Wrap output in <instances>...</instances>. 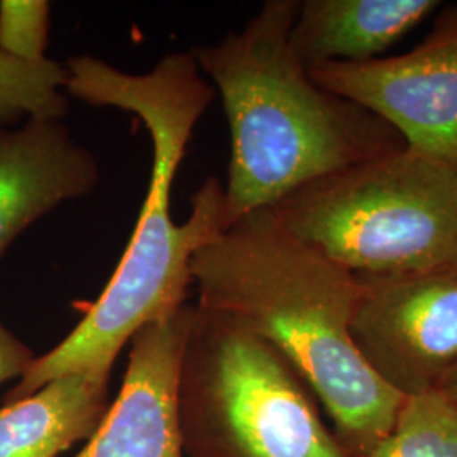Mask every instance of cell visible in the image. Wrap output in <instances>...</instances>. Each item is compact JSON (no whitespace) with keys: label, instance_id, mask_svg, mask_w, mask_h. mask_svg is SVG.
Returning <instances> with one entry per match:
<instances>
[{"label":"cell","instance_id":"obj_12","mask_svg":"<svg viewBox=\"0 0 457 457\" xmlns=\"http://www.w3.org/2000/svg\"><path fill=\"white\" fill-rule=\"evenodd\" d=\"M68 70L54 60L26 63L0 51V128L22 117L62 120L68 112Z\"/></svg>","mask_w":457,"mask_h":457},{"label":"cell","instance_id":"obj_5","mask_svg":"<svg viewBox=\"0 0 457 457\" xmlns=\"http://www.w3.org/2000/svg\"><path fill=\"white\" fill-rule=\"evenodd\" d=\"M271 344L195 303L181 356L187 457H353Z\"/></svg>","mask_w":457,"mask_h":457},{"label":"cell","instance_id":"obj_10","mask_svg":"<svg viewBox=\"0 0 457 457\" xmlns=\"http://www.w3.org/2000/svg\"><path fill=\"white\" fill-rule=\"evenodd\" d=\"M437 0L300 2L290 41L303 65L364 63L392 48L432 14Z\"/></svg>","mask_w":457,"mask_h":457},{"label":"cell","instance_id":"obj_13","mask_svg":"<svg viewBox=\"0 0 457 457\" xmlns=\"http://www.w3.org/2000/svg\"><path fill=\"white\" fill-rule=\"evenodd\" d=\"M368 457H457V413L439 392L409 396Z\"/></svg>","mask_w":457,"mask_h":457},{"label":"cell","instance_id":"obj_6","mask_svg":"<svg viewBox=\"0 0 457 457\" xmlns=\"http://www.w3.org/2000/svg\"><path fill=\"white\" fill-rule=\"evenodd\" d=\"M358 281L351 336L361 358L405 398L436 392L457 364V264Z\"/></svg>","mask_w":457,"mask_h":457},{"label":"cell","instance_id":"obj_15","mask_svg":"<svg viewBox=\"0 0 457 457\" xmlns=\"http://www.w3.org/2000/svg\"><path fill=\"white\" fill-rule=\"evenodd\" d=\"M36 354L0 322V385L21 379L33 368Z\"/></svg>","mask_w":457,"mask_h":457},{"label":"cell","instance_id":"obj_7","mask_svg":"<svg viewBox=\"0 0 457 457\" xmlns=\"http://www.w3.org/2000/svg\"><path fill=\"white\" fill-rule=\"evenodd\" d=\"M307 70L320 88L385 120L405 147L457 170V5L405 54Z\"/></svg>","mask_w":457,"mask_h":457},{"label":"cell","instance_id":"obj_14","mask_svg":"<svg viewBox=\"0 0 457 457\" xmlns=\"http://www.w3.org/2000/svg\"><path fill=\"white\" fill-rule=\"evenodd\" d=\"M51 4L46 0H0V51L26 63L46 60Z\"/></svg>","mask_w":457,"mask_h":457},{"label":"cell","instance_id":"obj_8","mask_svg":"<svg viewBox=\"0 0 457 457\" xmlns=\"http://www.w3.org/2000/svg\"><path fill=\"white\" fill-rule=\"evenodd\" d=\"M195 305L139 328L119 395L75 457H185L179 422V376Z\"/></svg>","mask_w":457,"mask_h":457},{"label":"cell","instance_id":"obj_1","mask_svg":"<svg viewBox=\"0 0 457 457\" xmlns=\"http://www.w3.org/2000/svg\"><path fill=\"white\" fill-rule=\"evenodd\" d=\"M65 66L66 94L143 120L153 141L151 179L129 245L105 290L62 343L36 358L28 375L5 395V403L26 398L62 376H111L119 353L139 328L187 303L192 258L224 228V185L215 177L192 196L185 224L171 219L179 164L215 96L192 53L166 54L143 75L87 54L70 58Z\"/></svg>","mask_w":457,"mask_h":457},{"label":"cell","instance_id":"obj_11","mask_svg":"<svg viewBox=\"0 0 457 457\" xmlns=\"http://www.w3.org/2000/svg\"><path fill=\"white\" fill-rule=\"evenodd\" d=\"M109 378L62 376L5 403L0 409V457H58L90 439L109 409Z\"/></svg>","mask_w":457,"mask_h":457},{"label":"cell","instance_id":"obj_2","mask_svg":"<svg viewBox=\"0 0 457 457\" xmlns=\"http://www.w3.org/2000/svg\"><path fill=\"white\" fill-rule=\"evenodd\" d=\"M196 305L271 344L326 410L353 457H368L405 396L361 358L351 336L360 281L260 209L222 228L190 262Z\"/></svg>","mask_w":457,"mask_h":457},{"label":"cell","instance_id":"obj_9","mask_svg":"<svg viewBox=\"0 0 457 457\" xmlns=\"http://www.w3.org/2000/svg\"><path fill=\"white\" fill-rule=\"evenodd\" d=\"M98 166L62 120L0 128V258L22 230L63 202L90 194Z\"/></svg>","mask_w":457,"mask_h":457},{"label":"cell","instance_id":"obj_16","mask_svg":"<svg viewBox=\"0 0 457 457\" xmlns=\"http://www.w3.org/2000/svg\"><path fill=\"white\" fill-rule=\"evenodd\" d=\"M436 392L441 393L442 396L445 398V402L457 413V364L447 375L442 378Z\"/></svg>","mask_w":457,"mask_h":457},{"label":"cell","instance_id":"obj_3","mask_svg":"<svg viewBox=\"0 0 457 457\" xmlns=\"http://www.w3.org/2000/svg\"><path fill=\"white\" fill-rule=\"evenodd\" d=\"M298 9L270 0L243 31L190 51L228 115L224 228L311 181L405 147L385 120L312 80L290 41Z\"/></svg>","mask_w":457,"mask_h":457},{"label":"cell","instance_id":"obj_4","mask_svg":"<svg viewBox=\"0 0 457 457\" xmlns=\"http://www.w3.org/2000/svg\"><path fill=\"white\" fill-rule=\"evenodd\" d=\"M271 212L358 277L457 264V170L409 147L311 181Z\"/></svg>","mask_w":457,"mask_h":457}]
</instances>
